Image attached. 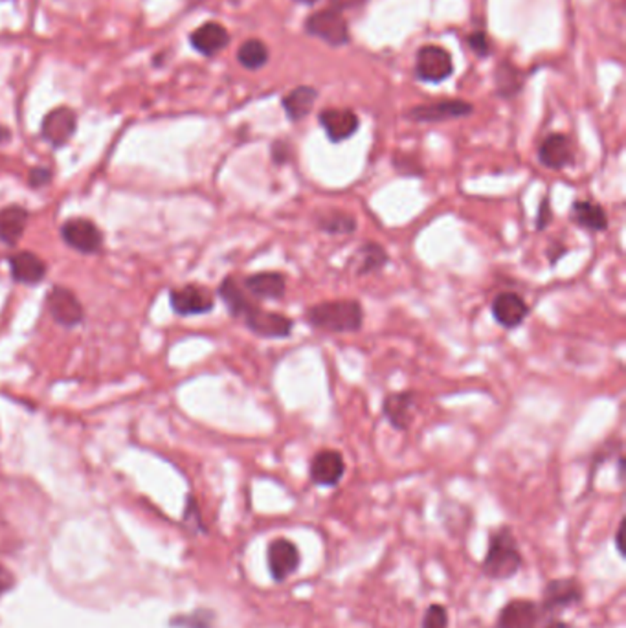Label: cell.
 Returning a JSON list of instances; mask_svg holds the SVG:
<instances>
[{"mask_svg":"<svg viewBox=\"0 0 626 628\" xmlns=\"http://www.w3.org/2000/svg\"><path fill=\"white\" fill-rule=\"evenodd\" d=\"M266 564L272 579L276 583H285L297 571L299 564H302V555H299L297 545L292 540L280 537L270 540L268 544Z\"/></svg>","mask_w":626,"mask_h":628,"instance_id":"obj_5","label":"cell"},{"mask_svg":"<svg viewBox=\"0 0 626 628\" xmlns=\"http://www.w3.org/2000/svg\"><path fill=\"white\" fill-rule=\"evenodd\" d=\"M270 151H272V162L278 163V166H281V163L289 162V156H290V146H289L287 142H283V140L274 142V144H272Z\"/></svg>","mask_w":626,"mask_h":628,"instance_id":"obj_36","label":"cell"},{"mask_svg":"<svg viewBox=\"0 0 626 628\" xmlns=\"http://www.w3.org/2000/svg\"><path fill=\"white\" fill-rule=\"evenodd\" d=\"M46 309L50 316L63 327H75L83 322L85 311L77 296L61 285L52 287L46 294Z\"/></svg>","mask_w":626,"mask_h":628,"instance_id":"obj_12","label":"cell"},{"mask_svg":"<svg viewBox=\"0 0 626 628\" xmlns=\"http://www.w3.org/2000/svg\"><path fill=\"white\" fill-rule=\"evenodd\" d=\"M582 597H584V590L577 579L574 577L553 579L546 584V588H543L540 607L548 614L557 616V612L560 610L577 607L579 603H582Z\"/></svg>","mask_w":626,"mask_h":628,"instance_id":"obj_9","label":"cell"},{"mask_svg":"<svg viewBox=\"0 0 626 628\" xmlns=\"http://www.w3.org/2000/svg\"><path fill=\"white\" fill-rule=\"evenodd\" d=\"M318 99V91L309 85H302L292 89L287 96H283L281 105L285 108V115L290 122H302L311 115L314 103Z\"/></svg>","mask_w":626,"mask_h":628,"instance_id":"obj_26","label":"cell"},{"mask_svg":"<svg viewBox=\"0 0 626 628\" xmlns=\"http://www.w3.org/2000/svg\"><path fill=\"white\" fill-rule=\"evenodd\" d=\"M496 94L503 99L514 98L520 94L524 87V74L519 67H514L511 61H502L495 72Z\"/></svg>","mask_w":626,"mask_h":628,"instance_id":"obj_28","label":"cell"},{"mask_svg":"<svg viewBox=\"0 0 626 628\" xmlns=\"http://www.w3.org/2000/svg\"><path fill=\"white\" fill-rule=\"evenodd\" d=\"M270 52L266 44L259 39L244 41L237 50V61L247 70H259L268 63Z\"/></svg>","mask_w":626,"mask_h":628,"instance_id":"obj_29","label":"cell"},{"mask_svg":"<svg viewBox=\"0 0 626 628\" xmlns=\"http://www.w3.org/2000/svg\"><path fill=\"white\" fill-rule=\"evenodd\" d=\"M314 227L329 235H349L357 232V217L344 210H316L314 211Z\"/></svg>","mask_w":626,"mask_h":628,"instance_id":"obj_24","label":"cell"},{"mask_svg":"<svg viewBox=\"0 0 626 628\" xmlns=\"http://www.w3.org/2000/svg\"><path fill=\"white\" fill-rule=\"evenodd\" d=\"M217 292H219L223 304L226 306L228 313L234 318H242L244 314H247L256 306L252 299L247 294H244V289L232 276H228V278H225L221 282L219 290H217Z\"/></svg>","mask_w":626,"mask_h":628,"instance_id":"obj_27","label":"cell"},{"mask_svg":"<svg viewBox=\"0 0 626 628\" xmlns=\"http://www.w3.org/2000/svg\"><path fill=\"white\" fill-rule=\"evenodd\" d=\"M467 44H469V48L476 53V56H478V58H481V60H485V58L491 56V52H493L491 43H488L487 34H485V32H481V30H478V32L471 34V36L467 37Z\"/></svg>","mask_w":626,"mask_h":628,"instance_id":"obj_33","label":"cell"},{"mask_svg":"<svg viewBox=\"0 0 626 628\" xmlns=\"http://www.w3.org/2000/svg\"><path fill=\"white\" fill-rule=\"evenodd\" d=\"M192 46L202 53L204 58H213L217 53L223 52L230 44V34L219 22H204L199 28L189 36Z\"/></svg>","mask_w":626,"mask_h":628,"instance_id":"obj_19","label":"cell"},{"mask_svg":"<svg viewBox=\"0 0 626 628\" xmlns=\"http://www.w3.org/2000/svg\"><path fill=\"white\" fill-rule=\"evenodd\" d=\"M215 621V614L210 610H197L187 616H178L171 623L180 628H211Z\"/></svg>","mask_w":626,"mask_h":628,"instance_id":"obj_30","label":"cell"},{"mask_svg":"<svg viewBox=\"0 0 626 628\" xmlns=\"http://www.w3.org/2000/svg\"><path fill=\"white\" fill-rule=\"evenodd\" d=\"M474 113V107L469 101L463 99H441L426 105L412 107L406 113L408 120H414L417 123H440L447 120L467 118Z\"/></svg>","mask_w":626,"mask_h":628,"instance_id":"obj_8","label":"cell"},{"mask_svg":"<svg viewBox=\"0 0 626 628\" xmlns=\"http://www.w3.org/2000/svg\"><path fill=\"white\" fill-rule=\"evenodd\" d=\"M30 213L19 204H12L0 210V241L8 247H15L24 235L26 225H28Z\"/></svg>","mask_w":626,"mask_h":628,"instance_id":"obj_25","label":"cell"},{"mask_svg":"<svg viewBox=\"0 0 626 628\" xmlns=\"http://www.w3.org/2000/svg\"><path fill=\"white\" fill-rule=\"evenodd\" d=\"M571 219H574V223L579 228L595 234L606 232L610 227V219L605 208L598 203L588 199H579L571 204Z\"/></svg>","mask_w":626,"mask_h":628,"instance_id":"obj_22","label":"cell"},{"mask_svg":"<svg viewBox=\"0 0 626 628\" xmlns=\"http://www.w3.org/2000/svg\"><path fill=\"white\" fill-rule=\"evenodd\" d=\"M170 304L178 316H199L208 314L215 307L211 292L197 283H187L180 289L171 290Z\"/></svg>","mask_w":626,"mask_h":628,"instance_id":"obj_11","label":"cell"},{"mask_svg":"<svg viewBox=\"0 0 626 628\" xmlns=\"http://www.w3.org/2000/svg\"><path fill=\"white\" fill-rule=\"evenodd\" d=\"M242 287L258 299H283L287 294V276L281 272H258L244 278Z\"/></svg>","mask_w":626,"mask_h":628,"instance_id":"obj_21","label":"cell"},{"mask_svg":"<svg viewBox=\"0 0 626 628\" xmlns=\"http://www.w3.org/2000/svg\"><path fill=\"white\" fill-rule=\"evenodd\" d=\"M417 393L412 390L395 392L384 397L383 414L386 421L399 432H406L414 423V408Z\"/></svg>","mask_w":626,"mask_h":628,"instance_id":"obj_18","label":"cell"},{"mask_svg":"<svg viewBox=\"0 0 626 628\" xmlns=\"http://www.w3.org/2000/svg\"><path fill=\"white\" fill-rule=\"evenodd\" d=\"M536 158L543 168L553 170V171H562L569 166H574L575 153H574V147H571V140L567 139L566 134L553 132L542 140Z\"/></svg>","mask_w":626,"mask_h":628,"instance_id":"obj_16","label":"cell"},{"mask_svg":"<svg viewBox=\"0 0 626 628\" xmlns=\"http://www.w3.org/2000/svg\"><path fill=\"white\" fill-rule=\"evenodd\" d=\"M491 313L498 325H502L507 331H512L516 327H520L529 316V306L519 292L505 290L495 296Z\"/></svg>","mask_w":626,"mask_h":628,"instance_id":"obj_14","label":"cell"},{"mask_svg":"<svg viewBox=\"0 0 626 628\" xmlns=\"http://www.w3.org/2000/svg\"><path fill=\"white\" fill-rule=\"evenodd\" d=\"M305 32L331 46H344L349 43V24L337 6L318 10L305 20Z\"/></svg>","mask_w":626,"mask_h":628,"instance_id":"obj_3","label":"cell"},{"mask_svg":"<svg viewBox=\"0 0 626 628\" xmlns=\"http://www.w3.org/2000/svg\"><path fill=\"white\" fill-rule=\"evenodd\" d=\"M244 325L249 331L259 338L266 340H280L289 338L294 333V320L274 311L261 309L258 304L242 316Z\"/></svg>","mask_w":626,"mask_h":628,"instance_id":"obj_4","label":"cell"},{"mask_svg":"<svg viewBox=\"0 0 626 628\" xmlns=\"http://www.w3.org/2000/svg\"><path fill=\"white\" fill-rule=\"evenodd\" d=\"M299 3H302V4H307V6H313V4H316V3H318V0H299Z\"/></svg>","mask_w":626,"mask_h":628,"instance_id":"obj_43","label":"cell"},{"mask_svg":"<svg viewBox=\"0 0 626 628\" xmlns=\"http://www.w3.org/2000/svg\"><path fill=\"white\" fill-rule=\"evenodd\" d=\"M12 586H13V576L6 568L0 566V595L6 593Z\"/></svg>","mask_w":626,"mask_h":628,"instance_id":"obj_39","label":"cell"},{"mask_svg":"<svg viewBox=\"0 0 626 628\" xmlns=\"http://www.w3.org/2000/svg\"><path fill=\"white\" fill-rule=\"evenodd\" d=\"M52 170L50 168H44V166H39V168H34L30 173H28V184L30 187L34 189H39V187H44L52 182Z\"/></svg>","mask_w":626,"mask_h":628,"instance_id":"obj_35","label":"cell"},{"mask_svg":"<svg viewBox=\"0 0 626 628\" xmlns=\"http://www.w3.org/2000/svg\"><path fill=\"white\" fill-rule=\"evenodd\" d=\"M566 252H567V249L564 247V244L562 242H553V247L548 250V259H550V265H557L564 256H566Z\"/></svg>","mask_w":626,"mask_h":628,"instance_id":"obj_38","label":"cell"},{"mask_svg":"<svg viewBox=\"0 0 626 628\" xmlns=\"http://www.w3.org/2000/svg\"><path fill=\"white\" fill-rule=\"evenodd\" d=\"M345 474V461L338 450L325 449L314 454L309 465L311 481L318 487H337Z\"/></svg>","mask_w":626,"mask_h":628,"instance_id":"obj_15","label":"cell"},{"mask_svg":"<svg viewBox=\"0 0 626 628\" xmlns=\"http://www.w3.org/2000/svg\"><path fill=\"white\" fill-rule=\"evenodd\" d=\"M538 628H575V626L566 623V621H562V619H559L557 616L548 614L546 617H543V621L538 624Z\"/></svg>","mask_w":626,"mask_h":628,"instance_id":"obj_37","label":"cell"},{"mask_svg":"<svg viewBox=\"0 0 626 628\" xmlns=\"http://www.w3.org/2000/svg\"><path fill=\"white\" fill-rule=\"evenodd\" d=\"M522 566L524 557L511 528L502 526L488 535L487 553L481 560V573L485 577L493 581H509L519 576Z\"/></svg>","mask_w":626,"mask_h":628,"instance_id":"obj_1","label":"cell"},{"mask_svg":"<svg viewBox=\"0 0 626 628\" xmlns=\"http://www.w3.org/2000/svg\"><path fill=\"white\" fill-rule=\"evenodd\" d=\"M393 168L400 175H406V177H421V175H424L423 163L412 155H397L393 158Z\"/></svg>","mask_w":626,"mask_h":628,"instance_id":"obj_31","label":"cell"},{"mask_svg":"<svg viewBox=\"0 0 626 628\" xmlns=\"http://www.w3.org/2000/svg\"><path fill=\"white\" fill-rule=\"evenodd\" d=\"M617 467H619V480H622L624 478V457L622 456H619V459H617Z\"/></svg>","mask_w":626,"mask_h":628,"instance_id":"obj_42","label":"cell"},{"mask_svg":"<svg viewBox=\"0 0 626 628\" xmlns=\"http://www.w3.org/2000/svg\"><path fill=\"white\" fill-rule=\"evenodd\" d=\"M351 265L355 268L357 276H369L390 265V256L383 244H378L376 241H366L353 256Z\"/></svg>","mask_w":626,"mask_h":628,"instance_id":"obj_23","label":"cell"},{"mask_svg":"<svg viewBox=\"0 0 626 628\" xmlns=\"http://www.w3.org/2000/svg\"><path fill=\"white\" fill-rule=\"evenodd\" d=\"M318 122L333 144L349 140L361 127L359 116L351 108H323L318 115Z\"/></svg>","mask_w":626,"mask_h":628,"instance_id":"obj_17","label":"cell"},{"mask_svg":"<svg viewBox=\"0 0 626 628\" xmlns=\"http://www.w3.org/2000/svg\"><path fill=\"white\" fill-rule=\"evenodd\" d=\"M12 140V131L4 125H0V144H6Z\"/></svg>","mask_w":626,"mask_h":628,"instance_id":"obj_41","label":"cell"},{"mask_svg":"<svg viewBox=\"0 0 626 628\" xmlns=\"http://www.w3.org/2000/svg\"><path fill=\"white\" fill-rule=\"evenodd\" d=\"M448 612L443 605H430L424 612L421 628H448Z\"/></svg>","mask_w":626,"mask_h":628,"instance_id":"obj_32","label":"cell"},{"mask_svg":"<svg viewBox=\"0 0 626 628\" xmlns=\"http://www.w3.org/2000/svg\"><path fill=\"white\" fill-rule=\"evenodd\" d=\"M546 616L548 612L540 603L531 599H512L500 610L496 628H538Z\"/></svg>","mask_w":626,"mask_h":628,"instance_id":"obj_10","label":"cell"},{"mask_svg":"<svg viewBox=\"0 0 626 628\" xmlns=\"http://www.w3.org/2000/svg\"><path fill=\"white\" fill-rule=\"evenodd\" d=\"M61 239L70 249L77 250L79 254H96L103 247V232L98 225L83 217H74L61 227Z\"/></svg>","mask_w":626,"mask_h":628,"instance_id":"obj_6","label":"cell"},{"mask_svg":"<svg viewBox=\"0 0 626 628\" xmlns=\"http://www.w3.org/2000/svg\"><path fill=\"white\" fill-rule=\"evenodd\" d=\"M454 72L450 53L435 44H426L417 52L416 74L424 83H443Z\"/></svg>","mask_w":626,"mask_h":628,"instance_id":"obj_7","label":"cell"},{"mask_svg":"<svg viewBox=\"0 0 626 628\" xmlns=\"http://www.w3.org/2000/svg\"><path fill=\"white\" fill-rule=\"evenodd\" d=\"M75 129H77V115L70 107L52 108L41 123L43 139L53 147H63L65 144H68Z\"/></svg>","mask_w":626,"mask_h":628,"instance_id":"obj_13","label":"cell"},{"mask_svg":"<svg viewBox=\"0 0 626 628\" xmlns=\"http://www.w3.org/2000/svg\"><path fill=\"white\" fill-rule=\"evenodd\" d=\"M10 270L15 282L22 285H37L46 278L48 266L37 254L20 250L10 258Z\"/></svg>","mask_w":626,"mask_h":628,"instance_id":"obj_20","label":"cell"},{"mask_svg":"<svg viewBox=\"0 0 626 628\" xmlns=\"http://www.w3.org/2000/svg\"><path fill=\"white\" fill-rule=\"evenodd\" d=\"M553 221V210H551V199L550 195L543 197L540 201V206H538V213H536V221H535V228L538 232H543V230H548V227L551 225Z\"/></svg>","mask_w":626,"mask_h":628,"instance_id":"obj_34","label":"cell"},{"mask_svg":"<svg viewBox=\"0 0 626 628\" xmlns=\"http://www.w3.org/2000/svg\"><path fill=\"white\" fill-rule=\"evenodd\" d=\"M311 327L325 333H359L364 325V307L357 299L321 302L305 311Z\"/></svg>","mask_w":626,"mask_h":628,"instance_id":"obj_2","label":"cell"},{"mask_svg":"<svg viewBox=\"0 0 626 628\" xmlns=\"http://www.w3.org/2000/svg\"><path fill=\"white\" fill-rule=\"evenodd\" d=\"M622 531H624V522L619 524L617 533H615V548H617L619 555H624V552H622Z\"/></svg>","mask_w":626,"mask_h":628,"instance_id":"obj_40","label":"cell"}]
</instances>
